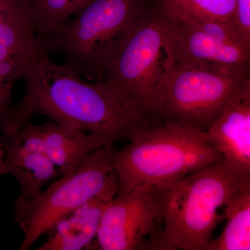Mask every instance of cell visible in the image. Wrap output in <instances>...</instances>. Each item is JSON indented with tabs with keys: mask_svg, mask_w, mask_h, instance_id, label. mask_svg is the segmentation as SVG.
I'll return each mask as SVG.
<instances>
[{
	"mask_svg": "<svg viewBox=\"0 0 250 250\" xmlns=\"http://www.w3.org/2000/svg\"><path fill=\"white\" fill-rule=\"evenodd\" d=\"M40 47L24 0H0V136L14 108V85Z\"/></svg>",
	"mask_w": 250,
	"mask_h": 250,
	"instance_id": "9",
	"label": "cell"
},
{
	"mask_svg": "<svg viewBox=\"0 0 250 250\" xmlns=\"http://www.w3.org/2000/svg\"><path fill=\"white\" fill-rule=\"evenodd\" d=\"M222 160L205 131L157 121L117 149L113 159L118 182L116 196L127 195L143 184L182 178Z\"/></svg>",
	"mask_w": 250,
	"mask_h": 250,
	"instance_id": "4",
	"label": "cell"
},
{
	"mask_svg": "<svg viewBox=\"0 0 250 250\" xmlns=\"http://www.w3.org/2000/svg\"><path fill=\"white\" fill-rule=\"evenodd\" d=\"M224 207L226 225L205 250H250V186L236 192Z\"/></svg>",
	"mask_w": 250,
	"mask_h": 250,
	"instance_id": "15",
	"label": "cell"
},
{
	"mask_svg": "<svg viewBox=\"0 0 250 250\" xmlns=\"http://www.w3.org/2000/svg\"><path fill=\"white\" fill-rule=\"evenodd\" d=\"M22 81L24 95L14 105L1 139L11 137L24 121L38 115L109 143L130 141L156 122L113 83L85 82L66 65L52 61L41 45Z\"/></svg>",
	"mask_w": 250,
	"mask_h": 250,
	"instance_id": "1",
	"label": "cell"
},
{
	"mask_svg": "<svg viewBox=\"0 0 250 250\" xmlns=\"http://www.w3.org/2000/svg\"><path fill=\"white\" fill-rule=\"evenodd\" d=\"M112 199L94 197L64 216L51 230L38 250L90 249L98 233L103 210Z\"/></svg>",
	"mask_w": 250,
	"mask_h": 250,
	"instance_id": "13",
	"label": "cell"
},
{
	"mask_svg": "<svg viewBox=\"0 0 250 250\" xmlns=\"http://www.w3.org/2000/svg\"><path fill=\"white\" fill-rule=\"evenodd\" d=\"M39 37L57 32L90 0H24Z\"/></svg>",
	"mask_w": 250,
	"mask_h": 250,
	"instance_id": "17",
	"label": "cell"
},
{
	"mask_svg": "<svg viewBox=\"0 0 250 250\" xmlns=\"http://www.w3.org/2000/svg\"><path fill=\"white\" fill-rule=\"evenodd\" d=\"M90 250H173L166 238L152 184L107 202Z\"/></svg>",
	"mask_w": 250,
	"mask_h": 250,
	"instance_id": "8",
	"label": "cell"
},
{
	"mask_svg": "<svg viewBox=\"0 0 250 250\" xmlns=\"http://www.w3.org/2000/svg\"><path fill=\"white\" fill-rule=\"evenodd\" d=\"M205 133L230 168L250 176V80L233 95Z\"/></svg>",
	"mask_w": 250,
	"mask_h": 250,
	"instance_id": "10",
	"label": "cell"
},
{
	"mask_svg": "<svg viewBox=\"0 0 250 250\" xmlns=\"http://www.w3.org/2000/svg\"><path fill=\"white\" fill-rule=\"evenodd\" d=\"M182 22L187 27L196 29L224 43L232 44L250 48L242 40L241 36L233 22H225L219 21H200Z\"/></svg>",
	"mask_w": 250,
	"mask_h": 250,
	"instance_id": "18",
	"label": "cell"
},
{
	"mask_svg": "<svg viewBox=\"0 0 250 250\" xmlns=\"http://www.w3.org/2000/svg\"><path fill=\"white\" fill-rule=\"evenodd\" d=\"M233 22L243 42L250 47V0H236Z\"/></svg>",
	"mask_w": 250,
	"mask_h": 250,
	"instance_id": "19",
	"label": "cell"
},
{
	"mask_svg": "<svg viewBox=\"0 0 250 250\" xmlns=\"http://www.w3.org/2000/svg\"><path fill=\"white\" fill-rule=\"evenodd\" d=\"M250 186V176L235 172L223 160L182 178L152 184L172 250H205L224 220L218 210Z\"/></svg>",
	"mask_w": 250,
	"mask_h": 250,
	"instance_id": "3",
	"label": "cell"
},
{
	"mask_svg": "<svg viewBox=\"0 0 250 250\" xmlns=\"http://www.w3.org/2000/svg\"><path fill=\"white\" fill-rule=\"evenodd\" d=\"M117 149L112 143L95 151L74 172L62 176L34 198L18 196L14 220L24 235L20 250L29 249L61 219L94 197H116L118 182L113 159Z\"/></svg>",
	"mask_w": 250,
	"mask_h": 250,
	"instance_id": "6",
	"label": "cell"
},
{
	"mask_svg": "<svg viewBox=\"0 0 250 250\" xmlns=\"http://www.w3.org/2000/svg\"><path fill=\"white\" fill-rule=\"evenodd\" d=\"M1 142L4 159L0 173L12 176L17 180L21 186L20 197L34 198L42 191L49 181L60 174L39 143L17 137Z\"/></svg>",
	"mask_w": 250,
	"mask_h": 250,
	"instance_id": "12",
	"label": "cell"
},
{
	"mask_svg": "<svg viewBox=\"0 0 250 250\" xmlns=\"http://www.w3.org/2000/svg\"><path fill=\"white\" fill-rule=\"evenodd\" d=\"M178 25L175 66L250 72V48L224 43L179 21Z\"/></svg>",
	"mask_w": 250,
	"mask_h": 250,
	"instance_id": "11",
	"label": "cell"
},
{
	"mask_svg": "<svg viewBox=\"0 0 250 250\" xmlns=\"http://www.w3.org/2000/svg\"><path fill=\"white\" fill-rule=\"evenodd\" d=\"M178 21L150 6L131 39L108 62L103 80L113 83L154 118L156 99L177 62Z\"/></svg>",
	"mask_w": 250,
	"mask_h": 250,
	"instance_id": "5",
	"label": "cell"
},
{
	"mask_svg": "<svg viewBox=\"0 0 250 250\" xmlns=\"http://www.w3.org/2000/svg\"><path fill=\"white\" fill-rule=\"evenodd\" d=\"M3 159H4V148H3L2 143L0 141V171H1V164H2ZM1 175V173H0Z\"/></svg>",
	"mask_w": 250,
	"mask_h": 250,
	"instance_id": "20",
	"label": "cell"
},
{
	"mask_svg": "<svg viewBox=\"0 0 250 250\" xmlns=\"http://www.w3.org/2000/svg\"><path fill=\"white\" fill-rule=\"evenodd\" d=\"M150 7L147 0H90L57 32L39 37L47 54L82 78L103 81L108 62L131 39Z\"/></svg>",
	"mask_w": 250,
	"mask_h": 250,
	"instance_id": "2",
	"label": "cell"
},
{
	"mask_svg": "<svg viewBox=\"0 0 250 250\" xmlns=\"http://www.w3.org/2000/svg\"><path fill=\"white\" fill-rule=\"evenodd\" d=\"M167 16L179 22H233L236 0H152Z\"/></svg>",
	"mask_w": 250,
	"mask_h": 250,
	"instance_id": "16",
	"label": "cell"
},
{
	"mask_svg": "<svg viewBox=\"0 0 250 250\" xmlns=\"http://www.w3.org/2000/svg\"><path fill=\"white\" fill-rule=\"evenodd\" d=\"M250 80V72L175 66L158 94L154 118L205 131Z\"/></svg>",
	"mask_w": 250,
	"mask_h": 250,
	"instance_id": "7",
	"label": "cell"
},
{
	"mask_svg": "<svg viewBox=\"0 0 250 250\" xmlns=\"http://www.w3.org/2000/svg\"><path fill=\"white\" fill-rule=\"evenodd\" d=\"M39 126L44 150L62 176L72 173L85 157L112 144L98 136L69 129L52 120Z\"/></svg>",
	"mask_w": 250,
	"mask_h": 250,
	"instance_id": "14",
	"label": "cell"
}]
</instances>
